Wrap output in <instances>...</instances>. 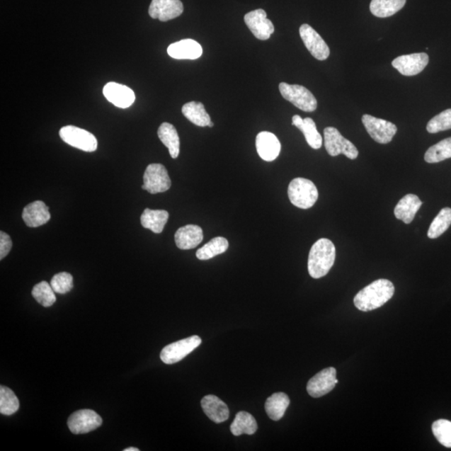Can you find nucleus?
Wrapping results in <instances>:
<instances>
[{
    "label": "nucleus",
    "mask_w": 451,
    "mask_h": 451,
    "mask_svg": "<svg viewBox=\"0 0 451 451\" xmlns=\"http://www.w3.org/2000/svg\"><path fill=\"white\" fill-rule=\"evenodd\" d=\"M202 229L197 225L180 227L175 234L176 244L181 250L195 249L202 243Z\"/></svg>",
    "instance_id": "nucleus-20"
},
{
    "label": "nucleus",
    "mask_w": 451,
    "mask_h": 451,
    "mask_svg": "<svg viewBox=\"0 0 451 451\" xmlns=\"http://www.w3.org/2000/svg\"><path fill=\"white\" fill-rule=\"evenodd\" d=\"M451 158V137L444 139L443 141L428 149L425 155V161L428 164H437Z\"/></svg>",
    "instance_id": "nucleus-31"
},
{
    "label": "nucleus",
    "mask_w": 451,
    "mask_h": 451,
    "mask_svg": "<svg viewBox=\"0 0 451 451\" xmlns=\"http://www.w3.org/2000/svg\"><path fill=\"white\" fill-rule=\"evenodd\" d=\"M157 134L161 142L169 148L171 156L173 159L178 158L180 154V139L174 125L167 122L162 123Z\"/></svg>",
    "instance_id": "nucleus-26"
},
{
    "label": "nucleus",
    "mask_w": 451,
    "mask_h": 451,
    "mask_svg": "<svg viewBox=\"0 0 451 451\" xmlns=\"http://www.w3.org/2000/svg\"><path fill=\"white\" fill-rule=\"evenodd\" d=\"M229 244L225 238L217 236L198 250L196 253L199 260H209L215 258L216 256L224 253L229 249Z\"/></svg>",
    "instance_id": "nucleus-30"
},
{
    "label": "nucleus",
    "mask_w": 451,
    "mask_h": 451,
    "mask_svg": "<svg viewBox=\"0 0 451 451\" xmlns=\"http://www.w3.org/2000/svg\"><path fill=\"white\" fill-rule=\"evenodd\" d=\"M169 218V213L165 210H152L147 208L141 217V223L143 227L151 230L154 234H161Z\"/></svg>",
    "instance_id": "nucleus-25"
},
{
    "label": "nucleus",
    "mask_w": 451,
    "mask_h": 451,
    "mask_svg": "<svg viewBox=\"0 0 451 451\" xmlns=\"http://www.w3.org/2000/svg\"><path fill=\"white\" fill-rule=\"evenodd\" d=\"M202 343V339L193 336L181 341L171 343L164 348L161 352V360L166 365H173L187 357L189 353L196 350Z\"/></svg>",
    "instance_id": "nucleus-7"
},
{
    "label": "nucleus",
    "mask_w": 451,
    "mask_h": 451,
    "mask_svg": "<svg viewBox=\"0 0 451 451\" xmlns=\"http://www.w3.org/2000/svg\"><path fill=\"white\" fill-rule=\"evenodd\" d=\"M55 292L52 287L47 282L43 281L34 287L33 290H32V296L40 304L45 308H49L57 301Z\"/></svg>",
    "instance_id": "nucleus-34"
},
{
    "label": "nucleus",
    "mask_w": 451,
    "mask_h": 451,
    "mask_svg": "<svg viewBox=\"0 0 451 451\" xmlns=\"http://www.w3.org/2000/svg\"><path fill=\"white\" fill-rule=\"evenodd\" d=\"M362 122L371 138L380 144L389 143L397 132V127L394 124L370 115H362Z\"/></svg>",
    "instance_id": "nucleus-9"
},
{
    "label": "nucleus",
    "mask_w": 451,
    "mask_h": 451,
    "mask_svg": "<svg viewBox=\"0 0 451 451\" xmlns=\"http://www.w3.org/2000/svg\"><path fill=\"white\" fill-rule=\"evenodd\" d=\"M183 11V4L181 0H152L149 7V15L152 18L166 22L179 17Z\"/></svg>",
    "instance_id": "nucleus-15"
},
{
    "label": "nucleus",
    "mask_w": 451,
    "mask_h": 451,
    "mask_svg": "<svg viewBox=\"0 0 451 451\" xmlns=\"http://www.w3.org/2000/svg\"><path fill=\"white\" fill-rule=\"evenodd\" d=\"M292 125L299 128L304 135L306 142L309 145L318 150L323 145V138L318 132L317 127L313 119L307 118L302 119L299 115L292 116Z\"/></svg>",
    "instance_id": "nucleus-23"
},
{
    "label": "nucleus",
    "mask_w": 451,
    "mask_h": 451,
    "mask_svg": "<svg viewBox=\"0 0 451 451\" xmlns=\"http://www.w3.org/2000/svg\"><path fill=\"white\" fill-rule=\"evenodd\" d=\"M139 450L138 448H135V447H130L127 449H125V451H139Z\"/></svg>",
    "instance_id": "nucleus-39"
},
{
    "label": "nucleus",
    "mask_w": 451,
    "mask_h": 451,
    "mask_svg": "<svg viewBox=\"0 0 451 451\" xmlns=\"http://www.w3.org/2000/svg\"><path fill=\"white\" fill-rule=\"evenodd\" d=\"M256 147L260 157L266 161H273L280 154V142L271 132H260L256 138Z\"/></svg>",
    "instance_id": "nucleus-17"
},
{
    "label": "nucleus",
    "mask_w": 451,
    "mask_h": 451,
    "mask_svg": "<svg viewBox=\"0 0 451 451\" xmlns=\"http://www.w3.org/2000/svg\"><path fill=\"white\" fill-rule=\"evenodd\" d=\"M394 295L393 283L387 279H378L358 292L353 303L362 312H370L384 305Z\"/></svg>",
    "instance_id": "nucleus-1"
},
{
    "label": "nucleus",
    "mask_w": 451,
    "mask_h": 451,
    "mask_svg": "<svg viewBox=\"0 0 451 451\" xmlns=\"http://www.w3.org/2000/svg\"><path fill=\"white\" fill-rule=\"evenodd\" d=\"M299 34L306 48L315 59L325 60L329 58L330 50L326 42L312 27L307 24L302 25L299 28Z\"/></svg>",
    "instance_id": "nucleus-13"
},
{
    "label": "nucleus",
    "mask_w": 451,
    "mask_h": 451,
    "mask_svg": "<svg viewBox=\"0 0 451 451\" xmlns=\"http://www.w3.org/2000/svg\"><path fill=\"white\" fill-rule=\"evenodd\" d=\"M183 114L185 118L198 127H205L211 123L210 115H208L201 102L190 101L183 106Z\"/></svg>",
    "instance_id": "nucleus-27"
},
{
    "label": "nucleus",
    "mask_w": 451,
    "mask_h": 451,
    "mask_svg": "<svg viewBox=\"0 0 451 451\" xmlns=\"http://www.w3.org/2000/svg\"><path fill=\"white\" fill-rule=\"evenodd\" d=\"M244 21L256 38L260 40H267L273 34V23L267 18V13L262 8L246 13Z\"/></svg>",
    "instance_id": "nucleus-12"
},
{
    "label": "nucleus",
    "mask_w": 451,
    "mask_h": 451,
    "mask_svg": "<svg viewBox=\"0 0 451 451\" xmlns=\"http://www.w3.org/2000/svg\"><path fill=\"white\" fill-rule=\"evenodd\" d=\"M429 63V57L426 53L404 55L394 59L392 66L406 76H413L421 73Z\"/></svg>",
    "instance_id": "nucleus-14"
},
{
    "label": "nucleus",
    "mask_w": 451,
    "mask_h": 451,
    "mask_svg": "<svg viewBox=\"0 0 451 451\" xmlns=\"http://www.w3.org/2000/svg\"><path fill=\"white\" fill-rule=\"evenodd\" d=\"M432 431L445 447L451 448V421L447 420H438L432 425Z\"/></svg>",
    "instance_id": "nucleus-35"
},
{
    "label": "nucleus",
    "mask_w": 451,
    "mask_h": 451,
    "mask_svg": "<svg viewBox=\"0 0 451 451\" xmlns=\"http://www.w3.org/2000/svg\"><path fill=\"white\" fill-rule=\"evenodd\" d=\"M290 404V397L286 394L275 393L267 399L266 403H265V411L271 420L278 421L285 416Z\"/></svg>",
    "instance_id": "nucleus-24"
},
{
    "label": "nucleus",
    "mask_w": 451,
    "mask_h": 451,
    "mask_svg": "<svg viewBox=\"0 0 451 451\" xmlns=\"http://www.w3.org/2000/svg\"><path fill=\"white\" fill-rule=\"evenodd\" d=\"M167 53L174 59H196L202 57V48L197 41L188 39L171 44L167 49Z\"/></svg>",
    "instance_id": "nucleus-19"
},
{
    "label": "nucleus",
    "mask_w": 451,
    "mask_h": 451,
    "mask_svg": "<svg viewBox=\"0 0 451 451\" xmlns=\"http://www.w3.org/2000/svg\"><path fill=\"white\" fill-rule=\"evenodd\" d=\"M279 91L283 98L291 102L301 110L313 113L317 109V100L312 92L303 86L290 85V84L282 82L279 84Z\"/></svg>",
    "instance_id": "nucleus-4"
},
{
    "label": "nucleus",
    "mask_w": 451,
    "mask_h": 451,
    "mask_svg": "<svg viewBox=\"0 0 451 451\" xmlns=\"http://www.w3.org/2000/svg\"><path fill=\"white\" fill-rule=\"evenodd\" d=\"M338 383L336 370L329 367L320 371L309 381L307 392L314 398L322 397L331 392Z\"/></svg>",
    "instance_id": "nucleus-11"
},
{
    "label": "nucleus",
    "mask_w": 451,
    "mask_h": 451,
    "mask_svg": "<svg viewBox=\"0 0 451 451\" xmlns=\"http://www.w3.org/2000/svg\"><path fill=\"white\" fill-rule=\"evenodd\" d=\"M232 434L239 436L243 434L253 435L258 430V424L255 418L251 413L246 411H240L236 413L234 422L231 425Z\"/></svg>",
    "instance_id": "nucleus-28"
},
{
    "label": "nucleus",
    "mask_w": 451,
    "mask_h": 451,
    "mask_svg": "<svg viewBox=\"0 0 451 451\" xmlns=\"http://www.w3.org/2000/svg\"><path fill=\"white\" fill-rule=\"evenodd\" d=\"M49 207L42 201H35L27 205L23 210L22 218L30 227H38L50 220Z\"/></svg>",
    "instance_id": "nucleus-18"
},
{
    "label": "nucleus",
    "mask_w": 451,
    "mask_h": 451,
    "mask_svg": "<svg viewBox=\"0 0 451 451\" xmlns=\"http://www.w3.org/2000/svg\"><path fill=\"white\" fill-rule=\"evenodd\" d=\"M20 408V402L13 390L1 386L0 387V413L4 416H12Z\"/></svg>",
    "instance_id": "nucleus-33"
},
{
    "label": "nucleus",
    "mask_w": 451,
    "mask_h": 451,
    "mask_svg": "<svg viewBox=\"0 0 451 451\" xmlns=\"http://www.w3.org/2000/svg\"><path fill=\"white\" fill-rule=\"evenodd\" d=\"M451 225V208L445 207L441 210L432 222L428 236L431 239L439 238L447 231Z\"/></svg>",
    "instance_id": "nucleus-32"
},
{
    "label": "nucleus",
    "mask_w": 451,
    "mask_h": 451,
    "mask_svg": "<svg viewBox=\"0 0 451 451\" xmlns=\"http://www.w3.org/2000/svg\"><path fill=\"white\" fill-rule=\"evenodd\" d=\"M213 125H214V124L211 122V123L208 125V127H212Z\"/></svg>",
    "instance_id": "nucleus-40"
},
{
    "label": "nucleus",
    "mask_w": 451,
    "mask_h": 451,
    "mask_svg": "<svg viewBox=\"0 0 451 451\" xmlns=\"http://www.w3.org/2000/svg\"><path fill=\"white\" fill-rule=\"evenodd\" d=\"M142 189L151 194L165 193L171 188V181L167 170L161 164H150L143 176Z\"/></svg>",
    "instance_id": "nucleus-8"
},
{
    "label": "nucleus",
    "mask_w": 451,
    "mask_h": 451,
    "mask_svg": "<svg viewBox=\"0 0 451 451\" xmlns=\"http://www.w3.org/2000/svg\"><path fill=\"white\" fill-rule=\"evenodd\" d=\"M422 205L416 195L408 194L399 201L394 208V216L406 224H410Z\"/></svg>",
    "instance_id": "nucleus-22"
},
{
    "label": "nucleus",
    "mask_w": 451,
    "mask_h": 451,
    "mask_svg": "<svg viewBox=\"0 0 451 451\" xmlns=\"http://www.w3.org/2000/svg\"><path fill=\"white\" fill-rule=\"evenodd\" d=\"M451 129V109L445 110L432 118L427 124L429 133H438Z\"/></svg>",
    "instance_id": "nucleus-36"
},
{
    "label": "nucleus",
    "mask_w": 451,
    "mask_h": 451,
    "mask_svg": "<svg viewBox=\"0 0 451 451\" xmlns=\"http://www.w3.org/2000/svg\"><path fill=\"white\" fill-rule=\"evenodd\" d=\"M102 425V418L92 410H81L68 418V427L74 435L90 433Z\"/></svg>",
    "instance_id": "nucleus-10"
},
{
    "label": "nucleus",
    "mask_w": 451,
    "mask_h": 451,
    "mask_svg": "<svg viewBox=\"0 0 451 451\" xmlns=\"http://www.w3.org/2000/svg\"><path fill=\"white\" fill-rule=\"evenodd\" d=\"M59 137L68 145L84 152H93L98 147V142L94 135L74 125H67L60 129Z\"/></svg>",
    "instance_id": "nucleus-6"
},
{
    "label": "nucleus",
    "mask_w": 451,
    "mask_h": 451,
    "mask_svg": "<svg viewBox=\"0 0 451 451\" xmlns=\"http://www.w3.org/2000/svg\"><path fill=\"white\" fill-rule=\"evenodd\" d=\"M103 94L110 103L122 109L128 108L136 100V96L132 89L115 82L107 83Z\"/></svg>",
    "instance_id": "nucleus-16"
},
{
    "label": "nucleus",
    "mask_w": 451,
    "mask_h": 451,
    "mask_svg": "<svg viewBox=\"0 0 451 451\" xmlns=\"http://www.w3.org/2000/svg\"><path fill=\"white\" fill-rule=\"evenodd\" d=\"M287 195L292 205L301 209L312 207L319 198L318 189L313 181L301 178L291 181Z\"/></svg>",
    "instance_id": "nucleus-3"
},
{
    "label": "nucleus",
    "mask_w": 451,
    "mask_h": 451,
    "mask_svg": "<svg viewBox=\"0 0 451 451\" xmlns=\"http://www.w3.org/2000/svg\"><path fill=\"white\" fill-rule=\"evenodd\" d=\"M50 285L59 295H66L73 288V277L68 273H59L51 279Z\"/></svg>",
    "instance_id": "nucleus-37"
},
{
    "label": "nucleus",
    "mask_w": 451,
    "mask_h": 451,
    "mask_svg": "<svg viewBox=\"0 0 451 451\" xmlns=\"http://www.w3.org/2000/svg\"><path fill=\"white\" fill-rule=\"evenodd\" d=\"M324 134V146L330 156H337L343 154L351 160L356 159L359 156V151L356 147L343 137L336 128L326 127Z\"/></svg>",
    "instance_id": "nucleus-5"
},
{
    "label": "nucleus",
    "mask_w": 451,
    "mask_h": 451,
    "mask_svg": "<svg viewBox=\"0 0 451 451\" xmlns=\"http://www.w3.org/2000/svg\"><path fill=\"white\" fill-rule=\"evenodd\" d=\"M406 0H372L370 11L378 18H387L394 15L404 6Z\"/></svg>",
    "instance_id": "nucleus-29"
},
{
    "label": "nucleus",
    "mask_w": 451,
    "mask_h": 451,
    "mask_svg": "<svg viewBox=\"0 0 451 451\" xmlns=\"http://www.w3.org/2000/svg\"><path fill=\"white\" fill-rule=\"evenodd\" d=\"M201 404L204 413L217 424L224 422L229 418V407L215 395H207L202 399Z\"/></svg>",
    "instance_id": "nucleus-21"
},
{
    "label": "nucleus",
    "mask_w": 451,
    "mask_h": 451,
    "mask_svg": "<svg viewBox=\"0 0 451 451\" xmlns=\"http://www.w3.org/2000/svg\"><path fill=\"white\" fill-rule=\"evenodd\" d=\"M12 249V241L6 232H0V259H4Z\"/></svg>",
    "instance_id": "nucleus-38"
},
{
    "label": "nucleus",
    "mask_w": 451,
    "mask_h": 451,
    "mask_svg": "<svg viewBox=\"0 0 451 451\" xmlns=\"http://www.w3.org/2000/svg\"><path fill=\"white\" fill-rule=\"evenodd\" d=\"M336 258V246L327 239H321L311 248L308 269L309 275L318 279L327 275Z\"/></svg>",
    "instance_id": "nucleus-2"
}]
</instances>
